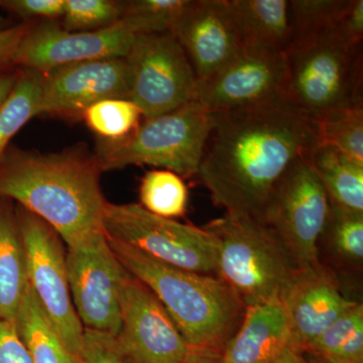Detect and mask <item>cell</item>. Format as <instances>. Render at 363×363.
<instances>
[{"mask_svg": "<svg viewBox=\"0 0 363 363\" xmlns=\"http://www.w3.org/2000/svg\"><path fill=\"white\" fill-rule=\"evenodd\" d=\"M316 363H331V362H322V360H317L316 359V362H315Z\"/></svg>", "mask_w": 363, "mask_h": 363, "instance_id": "obj_41", "label": "cell"}, {"mask_svg": "<svg viewBox=\"0 0 363 363\" xmlns=\"http://www.w3.org/2000/svg\"><path fill=\"white\" fill-rule=\"evenodd\" d=\"M285 54L243 50L240 56L198 81L196 101L208 111L226 112L283 100Z\"/></svg>", "mask_w": 363, "mask_h": 363, "instance_id": "obj_15", "label": "cell"}, {"mask_svg": "<svg viewBox=\"0 0 363 363\" xmlns=\"http://www.w3.org/2000/svg\"><path fill=\"white\" fill-rule=\"evenodd\" d=\"M116 337L130 363H185L199 350L184 338L154 293L130 272L121 285Z\"/></svg>", "mask_w": 363, "mask_h": 363, "instance_id": "obj_12", "label": "cell"}, {"mask_svg": "<svg viewBox=\"0 0 363 363\" xmlns=\"http://www.w3.org/2000/svg\"><path fill=\"white\" fill-rule=\"evenodd\" d=\"M220 354L210 351L196 350L185 363H222Z\"/></svg>", "mask_w": 363, "mask_h": 363, "instance_id": "obj_39", "label": "cell"}, {"mask_svg": "<svg viewBox=\"0 0 363 363\" xmlns=\"http://www.w3.org/2000/svg\"><path fill=\"white\" fill-rule=\"evenodd\" d=\"M80 363H130L116 335L84 329Z\"/></svg>", "mask_w": 363, "mask_h": 363, "instance_id": "obj_32", "label": "cell"}, {"mask_svg": "<svg viewBox=\"0 0 363 363\" xmlns=\"http://www.w3.org/2000/svg\"><path fill=\"white\" fill-rule=\"evenodd\" d=\"M28 286L16 203L0 197V321H13Z\"/></svg>", "mask_w": 363, "mask_h": 363, "instance_id": "obj_20", "label": "cell"}, {"mask_svg": "<svg viewBox=\"0 0 363 363\" xmlns=\"http://www.w3.org/2000/svg\"><path fill=\"white\" fill-rule=\"evenodd\" d=\"M321 240H325L331 257L341 267L350 269H362L363 214L346 211L331 204Z\"/></svg>", "mask_w": 363, "mask_h": 363, "instance_id": "obj_25", "label": "cell"}, {"mask_svg": "<svg viewBox=\"0 0 363 363\" xmlns=\"http://www.w3.org/2000/svg\"><path fill=\"white\" fill-rule=\"evenodd\" d=\"M190 0L123 1L121 21L133 35L171 33Z\"/></svg>", "mask_w": 363, "mask_h": 363, "instance_id": "obj_28", "label": "cell"}, {"mask_svg": "<svg viewBox=\"0 0 363 363\" xmlns=\"http://www.w3.org/2000/svg\"><path fill=\"white\" fill-rule=\"evenodd\" d=\"M321 143L319 123L283 100L217 112L197 176L226 214L262 219L289 169Z\"/></svg>", "mask_w": 363, "mask_h": 363, "instance_id": "obj_1", "label": "cell"}, {"mask_svg": "<svg viewBox=\"0 0 363 363\" xmlns=\"http://www.w3.org/2000/svg\"><path fill=\"white\" fill-rule=\"evenodd\" d=\"M279 301L288 318L291 345L303 353L357 303L344 297L335 276L323 264L298 269Z\"/></svg>", "mask_w": 363, "mask_h": 363, "instance_id": "obj_17", "label": "cell"}, {"mask_svg": "<svg viewBox=\"0 0 363 363\" xmlns=\"http://www.w3.org/2000/svg\"><path fill=\"white\" fill-rule=\"evenodd\" d=\"M283 101L313 121L362 101V47H353L335 28L285 52Z\"/></svg>", "mask_w": 363, "mask_h": 363, "instance_id": "obj_4", "label": "cell"}, {"mask_svg": "<svg viewBox=\"0 0 363 363\" xmlns=\"http://www.w3.org/2000/svg\"><path fill=\"white\" fill-rule=\"evenodd\" d=\"M309 157L289 169L260 219L279 236L298 269L321 266L320 240L331 206Z\"/></svg>", "mask_w": 363, "mask_h": 363, "instance_id": "obj_8", "label": "cell"}, {"mask_svg": "<svg viewBox=\"0 0 363 363\" xmlns=\"http://www.w3.org/2000/svg\"><path fill=\"white\" fill-rule=\"evenodd\" d=\"M43 73L21 69L18 81L0 108V157L14 135L30 119L40 116Z\"/></svg>", "mask_w": 363, "mask_h": 363, "instance_id": "obj_24", "label": "cell"}, {"mask_svg": "<svg viewBox=\"0 0 363 363\" xmlns=\"http://www.w3.org/2000/svg\"><path fill=\"white\" fill-rule=\"evenodd\" d=\"M104 230L107 238L169 266L217 274V243L206 229L157 216L135 203L107 201Z\"/></svg>", "mask_w": 363, "mask_h": 363, "instance_id": "obj_7", "label": "cell"}, {"mask_svg": "<svg viewBox=\"0 0 363 363\" xmlns=\"http://www.w3.org/2000/svg\"><path fill=\"white\" fill-rule=\"evenodd\" d=\"M171 33L187 54L198 81L243 52L229 0H190Z\"/></svg>", "mask_w": 363, "mask_h": 363, "instance_id": "obj_16", "label": "cell"}, {"mask_svg": "<svg viewBox=\"0 0 363 363\" xmlns=\"http://www.w3.org/2000/svg\"><path fill=\"white\" fill-rule=\"evenodd\" d=\"M20 72L21 68L18 67L0 71V108L13 91L20 76Z\"/></svg>", "mask_w": 363, "mask_h": 363, "instance_id": "obj_37", "label": "cell"}, {"mask_svg": "<svg viewBox=\"0 0 363 363\" xmlns=\"http://www.w3.org/2000/svg\"><path fill=\"white\" fill-rule=\"evenodd\" d=\"M290 345L285 308L279 300L269 301L247 307L220 359L222 363H274Z\"/></svg>", "mask_w": 363, "mask_h": 363, "instance_id": "obj_18", "label": "cell"}, {"mask_svg": "<svg viewBox=\"0 0 363 363\" xmlns=\"http://www.w3.org/2000/svg\"><path fill=\"white\" fill-rule=\"evenodd\" d=\"M304 353L331 363H363V306L357 303L339 317Z\"/></svg>", "mask_w": 363, "mask_h": 363, "instance_id": "obj_23", "label": "cell"}, {"mask_svg": "<svg viewBox=\"0 0 363 363\" xmlns=\"http://www.w3.org/2000/svg\"><path fill=\"white\" fill-rule=\"evenodd\" d=\"M140 206L164 218L183 216L187 210L189 193L183 178L168 169L147 172L140 182Z\"/></svg>", "mask_w": 363, "mask_h": 363, "instance_id": "obj_26", "label": "cell"}, {"mask_svg": "<svg viewBox=\"0 0 363 363\" xmlns=\"http://www.w3.org/2000/svg\"><path fill=\"white\" fill-rule=\"evenodd\" d=\"M108 240L124 269L154 293L195 350L221 353L245 314V305L218 277L186 271Z\"/></svg>", "mask_w": 363, "mask_h": 363, "instance_id": "obj_3", "label": "cell"}, {"mask_svg": "<svg viewBox=\"0 0 363 363\" xmlns=\"http://www.w3.org/2000/svg\"><path fill=\"white\" fill-rule=\"evenodd\" d=\"M274 363H316L310 362L304 357V353L296 350L294 346L290 345Z\"/></svg>", "mask_w": 363, "mask_h": 363, "instance_id": "obj_38", "label": "cell"}, {"mask_svg": "<svg viewBox=\"0 0 363 363\" xmlns=\"http://www.w3.org/2000/svg\"><path fill=\"white\" fill-rule=\"evenodd\" d=\"M123 1L65 0L59 21L68 32L90 33L105 30L121 21Z\"/></svg>", "mask_w": 363, "mask_h": 363, "instance_id": "obj_31", "label": "cell"}, {"mask_svg": "<svg viewBox=\"0 0 363 363\" xmlns=\"http://www.w3.org/2000/svg\"><path fill=\"white\" fill-rule=\"evenodd\" d=\"M35 21L16 23L0 32V71L14 68V52Z\"/></svg>", "mask_w": 363, "mask_h": 363, "instance_id": "obj_36", "label": "cell"}, {"mask_svg": "<svg viewBox=\"0 0 363 363\" xmlns=\"http://www.w3.org/2000/svg\"><path fill=\"white\" fill-rule=\"evenodd\" d=\"M124 59L130 99L143 118L168 113L195 100L197 76L173 33L135 35Z\"/></svg>", "mask_w": 363, "mask_h": 363, "instance_id": "obj_10", "label": "cell"}, {"mask_svg": "<svg viewBox=\"0 0 363 363\" xmlns=\"http://www.w3.org/2000/svg\"><path fill=\"white\" fill-rule=\"evenodd\" d=\"M102 173L84 145L58 152L11 145L0 157V197L39 216L73 247L104 231Z\"/></svg>", "mask_w": 363, "mask_h": 363, "instance_id": "obj_2", "label": "cell"}, {"mask_svg": "<svg viewBox=\"0 0 363 363\" xmlns=\"http://www.w3.org/2000/svg\"><path fill=\"white\" fill-rule=\"evenodd\" d=\"M135 35L123 21L97 32H68L58 21H35L14 52V67L45 73L59 67L124 58Z\"/></svg>", "mask_w": 363, "mask_h": 363, "instance_id": "obj_13", "label": "cell"}, {"mask_svg": "<svg viewBox=\"0 0 363 363\" xmlns=\"http://www.w3.org/2000/svg\"><path fill=\"white\" fill-rule=\"evenodd\" d=\"M217 243V277L245 307L281 300L298 267L271 227L252 216L224 215L204 227Z\"/></svg>", "mask_w": 363, "mask_h": 363, "instance_id": "obj_5", "label": "cell"}, {"mask_svg": "<svg viewBox=\"0 0 363 363\" xmlns=\"http://www.w3.org/2000/svg\"><path fill=\"white\" fill-rule=\"evenodd\" d=\"M335 30L339 37L348 44L353 47H362V0H346Z\"/></svg>", "mask_w": 363, "mask_h": 363, "instance_id": "obj_34", "label": "cell"}, {"mask_svg": "<svg viewBox=\"0 0 363 363\" xmlns=\"http://www.w3.org/2000/svg\"><path fill=\"white\" fill-rule=\"evenodd\" d=\"M107 99H130L124 58L92 60L43 73L40 116L78 121L92 105Z\"/></svg>", "mask_w": 363, "mask_h": 363, "instance_id": "obj_14", "label": "cell"}, {"mask_svg": "<svg viewBox=\"0 0 363 363\" xmlns=\"http://www.w3.org/2000/svg\"><path fill=\"white\" fill-rule=\"evenodd\" d=\"M214 121V112L193 100L168 113L143 118L121 140L97 138L93 154L102 172L149 164L192 178L197 176Z\"/></svg>", "mask_w": 363, "mask_h": 363, "instance_id": "obj_6", "label": "cell"}, {"mask_svg": "<svg viewBox=\"0 0 363 363\" xmlns=\"http://www.w3.org/2000/svg\"><path fill=\"white\" fill-rule=\"evenodd\" d=\"M322 143L363 162V102L319 121Z\"/></svg>", "mask_w": 363, "mask_h": 363, "instance_id": "obj_30", "label": "cell"}, {"mask_svg": "<svg viewBox=\"0 0 363 363\" xmlns=\"http://www.w3.org/2000/svg\"><path fill=\"white\" fill-rule=\"evenodd\" d=\"M81 119L97 138L117 140L133 133L143 116L130 99H107L89 107Z\"/></svg>", "mask_w": 363, "mask_h": 363, "instance_id": "obj_27", "label": "cell"}, {"mask_svg": "<svg viewBox=\"0 0 363 363\" xmlns=\"http://www.w3.org/2000/svg\"><path fill=\"white\" fill-rule=\"evenodd\" d=\"M346 0H292V45L331 32L337 26ZM289 47V48H290Z\"/></svg>", "mask_w": 363, "mask_h": 363, "instance_id": "obj_29", "label": "cell"}, {"mask_svg": "<svg viewBox=\"0 0 363 363\" xmlns=\"http://www.w3.org/2000/svg\"><path fill=\"white\" fill-rule=\"evenodd\" d=\"M0 363H33L13 321H0Z\"/></svg>", "mask_w": 363, "mask_h": 363, "instance_id": "obj_35", "label": "cell"}, {"mask_svg": "<svg viewBox=\"0 0 363 363\" xmlns=\"http://www.w3.org/2000/svg\"><path fill=\"white\" fill-rule=\"evenodd\" d=\"M65 0H0V9L21 23L58 21L63 16Z\"/></svg>", "mask_w": 363, "mask_h": 363, "instance_id": "obj_33", "label": "cell"}, {"mask_svg": "<svg viewBox=\"0 0 363 363\" xmlns=\"http://www.w3.org/2000/svg\"><path fill=\"white\" fill-rule=\"evenodd\" d=\"M72 301L83 328L117 335L121 328V290L126 269L104 231L67 247Z\"/></svg>", "mask_w": 363, "mask_h": 363, "instance_id": "obj_11", "label": "cell"}, {"mask_svg": "<svg viewBox=\"0 0 363 363\" xmlns=\"http://www.w3.org/2000/svg\"><path fill=\"white\" fill-rule=\"evenodd\" d=\"M309 161L331 204L363 214V162L325 143L313 150Z\"/></svg>", "mask_w": 363, "mask_h": 363, "instance_id": "obj_21", "label": "cell"}, {"mask_svg": "<svg viewBox=\"0 0 363 363\" xmlns=\"http://www.w3.org/2000/svg\"><path fill=\"white\" fill-rule=\"evenodd\" d=\"M13 322L33 363H80L55 330L30 284Z\"/></svg>", "mask_w": 363, "mask_h": 363, "instance_id": "obj_22", "label": "cell"}, {"mask_svg": "<svg viewBox=\"0 0 363 363\" xmlns=\"http://www.w3.org/2000/svg\"><path fill=\"white\" fill-rule=\"evenodd\" d=\"M13 26V23H11L9 18H6V16L0 14V32H1V30H6V28H11V26Z\"/></svg>", "mask_w": 363, "mask_h": 363, "instance_id": "obj_40", "label": "cell"}, {"mask_svg": "<svg viewBox=\"0 0 363 363\" xmlns=\"http://www.w3.org/2000/svg\"><path fill=\"white\" fill-rule=\"evenodd\" d=\"M16 215L26 250L28 284L60 338L79 357L84 328L72 301L64 241L26 208L16 204Z\"/></svg>", "mask_w": 363, "mask_h": 363, "instance_id": "obj_9", "label": "cell"}, {"mask_svg": "<svg viewBox=\"0 0 363 363\" xmlns=\"http://www.w3.org/2000/svg\"><path fill=\"white\" fill-rule=\"evenodd\" d=\"M243 50L285 54L292 42L288 0H229Z\"/></svg>", "mask_w": 363, "mask_h": 363, "instance_id": "obj_19", "label": "cell"}]
</instances>
